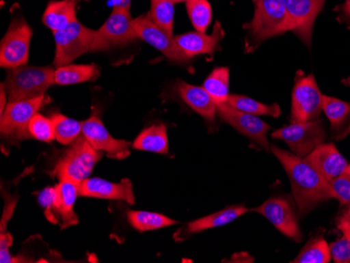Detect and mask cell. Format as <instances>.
I'll return each instance as SVG.
<instances>
[{
    "instance_id": "25",
    "label": "cell",
    "mask_w": 350,
    "mask_h": 263,
    "mask_svg": "<svg viewBox=\"0 0 350 263\" xmlns=\"http://www.w3.org/2000/svg\"><path fill=\"white\" fill-rule=\"evenodd\" d=\"M129 223L139 232L153 231L176 225V221L160 213L148 211H129Z\"/></svg>"
},
{
    "instance_id": "3",
    "label": "cell",
    "mask_w": 350,
    "mask_h": 263,
    "mask_svg": "<svg viewBox=\"0 0 350 263\" xmlns=\"http://www.w3.org/2000/svg\"><path fill=\"white\" fill-rule=\"evenodd\" d=\"M55 84V70L51 66H19L7 72L5 88L10 102L25 101L45 96Z\"/></svg>"
},
{
    "instance_id": "10",
    "label": "cell",
    "mask_w": 350,
    "mask_h": 263,
    "mask_svg": "<svg viewBox=\"0 0 350 263\" xmlns=\"http://www.w3.org/2000/svg\"><path fill=\"white\" fill-rule=\"evenodd\" d=\"M217 115L222 122L229 124L230 126L233 127L238 133L249 137L252 142L265 150H269V144L267 133L271 127L257 115L237 111L227 102L217 104Z\"/></svg>"
},
{
    "instance_id": "44",
    "label": "cell",
    "mask_w": 350,
    "mask_h": 263,
    "mask_svg": "<svg viewBox=\"0 0 350 263\" xmlns=\"http://www.w3.org/2000/svg\"><path fill=\"white\" fill-rule=\"evenodd\" d=\"M174 3H187L188 0H173Z\"/></svg>"
},
{
    "instance_id": "27",
    "label": "cell",
    "mask_w": 350,
    "mask_h": 263,
    "mask_svg": "<svg viewBox=\"0 0 350 263\" xmlns=\"http://www.w3.org/2000/svg\"><path fill=\"white\" fill-rule=\"evenodd\" d=\"M230 70L217 68L204 80L202 87L209 92L216 103H226L229 98Z\"/></svg>"
},
{
    "instance_id": "30",
    "label": "cell",
    "mask_w": 350,
    "mask_h": 263,
    "mask_svg": "<svg viewBox=\"0 0 350 263\" xmlns=\"http://www.w3.org/2000/svg\"><path fill=\"white\" fill-rule=\"evenodd\" d=\"M55 126V137L57 142L61 145L72 144L82 133V122L77 121L72 117L54 113L52 115Z\"/></svg>"
},
{
    "instance_id": "26",
    "label": "cell",
    "mask_w": 350,
    "mask_h": 263,
    "mask_svg": "<svg viewBox=\"0 0 350 263\" xmlns=\"http://www.w3.org/2000/svg\"><path fill=\"white\" fill-rule=\"evenodd\" d=\"M227 103L237 111L257 115V117L258 115H269V117H278L281 113L278 104L267 105V104L261 103V102L245 97V96L230 95Z\"/></svg>"
},
{
    "instance_id": "29",
    "label": "cell",
    "mask_w": 350,
    "mask_h": 263,
    "mask_svg": "<svg viewBox=\"0 0 350 263\" xmlns=\"http://www.w3.org/2000/svg\"><path fill=\"white\" fill-rule=\"evenodd\" d=\"M332 260L329 245L322 236H314L301 250L294 263H328Z\"/></svg>"
},
{
    "instance_id": "5",
    "label": "cell",
    "mask_w": 350,
    "mask_h": 263,
    "mask_svg": "<svg viewBox=\"0 0 350 263\" xmlns=\"http://www.w3.org/2000/svg\"><path fill=\"white\" fill-rule=\"evenodd\" d=\"M251 42L262 41L292 31V21L282 0H258L254 18L245 25Z\"/></svg>"
},
{
    "instance_id": "11",
    "label": "cell",
    "mask_w": 350,
    "mask_h": 263,
    "mask_svg": "<svg viewBox=\"0 0 350 263\" xmlns=\"http://www.w3.org/2000/svg\"><path fill=\"white\" fill-rule=\"evenodd\" d=\"M133 25H135L137 37L157 49L169 60L174 62H187L189 60L188 57L180 50L175 42L174 37L155 25L149 16V14L135 18L133 20Z\"/></svg>"
},
{
    "instance_id": "35",
    "label": "cell",
    "mask_w": 350,
    "mask_h": 263,
    "mask_svg": "<svg viewBox=\"0 0 350 263\" xmlns=\"http://www.w3.org/2000/svg\"><path fill=\"white\" fill-rule=\"evenodd\" d=\"M330 188H332L334 198L339 200L341 205L350 204V176L349 174H342L335 180H330Z\"/></svg>"
},
{
    "instance_id": "42",
    "label": "cell",
    "mask_w": 350,
    "mask_h": 263,
    "mask_svg": "<svg viewBox=\"0 0 350 263\" xmlns=\"http://www.w3.org/2000/svg\"><path fill=\"white\" fill-rule=\"evenodd\" d=\"M5 97H7V90H5V85L1 84V113L5 111V103H7Z\"/></svg>"
},
{
    "instance_id": "19",
    "label": "cell",
    "mask_w": 350,
    "mask_h": 263,
    "mask_svg": "<svg viewBox=\"0 0 350 263\" xmlns=\"http://www.w3.org/2000/svg\"><path fill=\"white\" fill-rule=\"evenodd\" d=\"M56 187V210L58 225L61 229H68L77 225L79 221L78 215L74 207L79 195V184L70 180H59Z\"/></svg>"
},
{
    "instance_id": "38",
    "label": "cell",
    "mask_w": 350,
    "mask_h": 263,
    "mask_svg": "<svg viewBox=\"0 0 350 263\" xmlns=\"http://www.w3.org/2000/svg\"><path fill=\"white\" fill-rule=\"evenodd\" d=\"M16 202L17 200L15 199V198H13V199H5V212H3V221H1V233H3V232H5V225H8V221H9V219H11L12 216H13V212L14 210H15L16 207Z\"/></svg>"
},
{
    "instance_id": "41",
    "label": "cell",
    "mask_w": 350,
    "mask_h": 263,
    "mask_svg": "<svg viewBox=\"0 0 350 263\" xmlns=\"http://www.w3.org/2000/svg\"><path fill=\"white\" fill-rule=\"evenodd\" d=\"M342 13H343L344 17L350 20V0H346L344 5L341 7Z\"/></svg>"
},
{
    "instance_id": "31",
    "label": "cell",
    "mask_w": 350,
    "mask_h": 263,
    "mask_svg": "<svg viewBox=\"0 0 350 263\" xmlns=\"http://www.w3.org/2000/svg\"><path fill=\"white\" fill-rule=\"evenodd\" d=\"M174 3L173 0H151L149 13L153 23L170 35L174 25Z\"/></svg>"
},
{
    "instance_id": "18",
    "label": "cell",
    "mask_w": 350,
    "mask_h": 263,
    "mask_svg": "<svg viewBox=\"0 0 350 263\" xmlns=\"http://www.w3.org/2000/svg\"><path fill=\"white\" fill-rule=\"evenodd\" d=\"M225 33L219 23H216L213 34L206 35L202 32H190L174 37L180 50L189 59L198 55L212 54L217 50L220 40Z\"/></svg>"
},
{
    "instance_id": "6",
    "label": "cell",
    "mask_w": 350,
    "mask_h": 263,
    "mask_svg": "<svg viewBox=\"0 0 350 263\" xmlns=\"http://www.w3.org/2000/svg\"><path fill=\"white\" fill-rule=\"evenodd\" d=\"M323 111V95L312 74L297 77L292 95L291 123L319 120Z\"/></svg>"
},
{
    "instance_id": "32",
    "label": "cell",
    "mask_w": 350,
    "mask_h": 263,
    "mask_svg": "<svg viewBox=\"0 0 350 263\" xmlns=\"http://www.w3.org/2000/svg\"><path fill=\"white\" fill-rule=\"evenodd\" d=\"M187 12L198 32L204 33L212 20V8L208 0H188Z\"/></svg>"
},
{
    "instance_id": "13",
    "label": "cell",
    "mask_w": 350,
    "mask_h": 263,
    "mask_svg": "<svg viewBox=\"0 0 350 263\" xmlns=\"http://www.w3.org/2000/svg\"><path fill=\"white\" fill-rule=\"evenodd\" d=\"M133 20L131 10L113 8L107 20L97 31L106 51L110 46L129 44L139 39Z\"/></svg>"
},
{
    "instance_id": "9",
    "label": "cell",
    "mask_w": 350,
    "mask_h": 263,
    "mask_svg": "<svg viewBox=\"0 0 350 263\" xmlns=\"http://www.w3.org/2000/svg\"><path fill=\"white\" fill-rule=\"evenodd\" d=\"M45 96L25 100V101L9 102L0 120V133L3 137L11 140H23L29 137V122L40 111L44 103Z\"/></svg>"
},
{
    "instance_id": "1",
    "label": "cell",
    "mask_w": 350,
    "mask_h": 263,
    "mask_svg": "<svg viewBox=\"0 0 350 263\" xmlns=\"http://www.w3.org/2000/svg\"><path fill=\"white\" fill-rule=\"evenodd\" d=\"M288 174L299 213L304 216L323 200L334 198L329 182L308 162L278 147L271 148Z\"/></svg>"
},
{
    "instance_id": "39",
    "label": "cell",
    "mask_w": 350,
    "mask_h": 263,
    "mask_svg": "<svg viewBox=\"0 0 350 263\" xmlns=\"http://www.w3.org/2000/svg\"><path fill=\"white\" fill-rule=\"evenodd\" d=\"M13 243V237L8 232H3L0 236V250H9Z\"/></svg>"
},
{
    "instance_id": "12",
    "label": "cell",
    "mask_w": 350,
    "mask_h": 263,
    "mask_svg": "<svg viewBox=\"0 0 350 263\" xmlns=\"http://www.w3.org/2000/svg\"><path fill=\"white\" fill-rule=\"evenodd\" d=\"M254 212L261 214L272 223L273 225L283 235L301 243L304 234L299 227L298 219L288 200L282 197H272L267 199L260 207L255 208Z\"/></svg>"
},
{
    "instance_id": "20",
    "label": "cell",
    "mask_w": 350,
    "mask_h": 263,
    "mask_svg": "<svg viewBox=\"0 0 350 263\" xmlns=\"http://www.w3.org/2000/svg\"><path fill=\"white\" fill-rule=\"evenodd\" d=\"M175 88L183 101L196 113L208 121L213 122L215 120L217 103L202 86L191 85L186 82L178 81Z\"/></svg>"
},
{
    "instance_id": "43",
    "label": "cell",
    "mask_w": 350,
    "mask_h": 263,
    "mask_svg": "<svg viewBox=\"0 0 350 263\" xmlns=\"http://www.w3.org/2000/svg\"><path fill=\"white\" fill-rule=\"evenodd\" d=\"M345 174H349L350 176V164H348L347 168H346L345 172H344Z\"/></svg>"
},
{
    "instance_id": "33",
    "label": "cell",
    "mask_w": 350,
    "mask_h": 263,
    "mask_svg": "<svg viewBox=\"0 0 350 263\" xmlns=\"http://www.w3.org/2000/svg\"><path fill=\"white\" fill-rule=\"evenodd\" d=\"M29 137H34L36 140L44 143H52L56 140L55 137L54 122L52 117H46L41 113H36L29 122Z\"/></svg>"
},
{
    "instance_id": "28",
    "label": "cell",
    "mask_w": 350,
    "mask_h": 263,
    "mask_svg": "<svg viewBox=\"0 0 350 263\" xmlns=\"http://www.w3.org/2000/svg\"><path fill=\"white\" fill-rule=\"evenodd\" d=\"M323 111L336 133H340L349 121L350 104L337 98L323 95Z\"/></svg>"
},
{
    "instance_id": "40",
    "label": "cell",
    "mask_w": 350,
    "mask_h": 263,
    "mask_svg": "<svg viewBox=\"0 0 350 263\" xmlns=\"http://www.w3.org/2000/svg\"><path fill=\"white\" fill-rule=\"evenodd\" d=\"M113 8L131 10V0H111Z\"/></svg>"
},
{
    "instance_id": "23",
    "label": "cell",
    "mask_w": 350,
    "mask_h": 263,
    "mask_svg": "<svg viewBox=\"0 0 350 263\" xmlns=\"http://www.w3.org/2000/svg\"><path fill=\"white\" fill-rule=\"evenodd\" d=\"M131 147L135 150L167 154L169 151L167 127L164 124H157L141 131Z\"/></svg>"
},
{
    "instance_id": "36",
    "label": "cell",
    "mask_w": 350,
    "mask_h": 263,
    "mask_svg": "<svg viewBox=\"0 0 350 263\" xmlns=\"http://www.w3.org/2000/svg\"><path fill=\"white\" fill-rule=\"evenodd\" d=\"M332 259L336 263H350V236L343 234L341 238L329 245Z\"/></svg>"
},
{
    "instance_id": "14",
    "label": "cell",
    "mask_w": 350,
    "mask_h": 263,
    "mask_svg": "<svg viewBox=\"0 0 350 263\" xmlns=\"http://www.w3.org/2000/svg\"><path fill=\"white\" fill-rule=\"evenodd\" d=\"M82 135L96 150L104 151L110 158L123 160L129 156V147L133 143L118 140L108 133L100 117L96 113L82 122Z\"/></svg>"
},
{
    "instance_id": "45",
    "label": "cell",
    "mask_w": 350,
    "mask_h": 263,
    "mask_svg": "<svg viewBox=\"0 0 350 263\" xmlns=\"http://www.w3.org/2000/svg\"><path fill=\"white\" fill-rule=\"evenodd\" d=\"M254 1H255V3H257V1H258V0H254Z\"/></svg>"
},
{
    "instance_id": "8",
    "label": "cell",
    "mask_w": 350,
    "mask_h": 263,
    "mask_svg": "<svg viewBox=\"0 0 350 263\" xmlns=\"http://www.w3.org/2000/svg\"><path fill=\"white\" fill-rule=\"evenodd\" d=\"M33 31L23 18L13 19L0 44V66L14 68L27 66Z\"/></svg>"
},
{
    "instance_id": "4",
    "label": "cell",
    "mask_w": 350,
    "mask_h": 263,
    "mask_svg": "<svg viewBox=\"0 0 350 263\" xmlns=\"http://www.w3.org/2000/svg\"><path fill=\"white\" fill-rule=\"evenodd\" d=\"M101 158V151L96 150L82 135L59 158L51 174L59 180H70L80 184L90 178Z\"/></svg>"
},
{
    "instance_id": "37",
    "label": "cell",
    "mask_w": 350,
    "mask_h": 263,
    "mask_svg": "<svg viewBox=\"0 0 350 263\" xmlns=\"http://www.w3.org/2000/svg\"><path fill=\"white\" fill-rule=\"evenodd\" d=\"M336 225L338 230L342 232V234H347L350 236V204L344 205L340 213L338 214Z\"/></svg>"
},
{
    "instance_id": "34",
    "label": "cell",
    "mask_w": 350,
    "mask_h": 263,
    "mask_svg": "<svg viewBox=\"0 0 350 263\" xmlns=\"http://www.w3.org/2000/svg\"><path fill=\"white\" fill-rule=\"evenodd\" d=\"M38 203L44 209L45 217L47 221L57 225L58 219H57L56 210H55L56 187L45 188L42 191L39 192Z\"/></svg>"
},
{
    "instance_id": "15",
    "label": "cell",
    "mask_w": 350,
    "mask_h": 263,
    "mask_svg": "<svg viewBox=\"0 0 350 263\" xmlns=\"http://www.w3.org/2000/svg\"><path fill=\"white\" fill-rule=\"evenodd\" d=\"M292 21V31L308 48L312 43L314 21L326 0H282Z\"/></svg>"
},
{
    "instance_id": "2",
    "label": "cell",
    "mask_w": 350,
    "mask_h": 263,
    "mask_svg": "<svg viewBox=\"0 0 350 263\" xmlns=\"http://www.w3.org/2000/svg\"><path fill=\"white\" fill-rule=\"evenodd\" d=\"M54 38L56 43L54 66L56 68L68 66L86 53L106 51L97 31L88 29L78 20L62 31L54 33Z\"/></svg>"
},
{
    "instance_id": "21",
    "label": "cell",
    "mask_w": 350,
    "mask_h": 263,
    "mask_svg": "<svg viewBox=\"0 0 350 263\" xmlns=\"http://www.w3.org/2000/svg\"><path fill=\"white\" fill-rule=\"evenodd\" d=\"M78 0H53L47 3L42 21L53 33L59 32L77 20Z\"/></svg>"
},
{
    "instance_id": "17",
    "label": "cell",
    "mask_w": 350,
    "mask_h": 263,
    "mask_svg": "<svg viewBox=\"0 0 350 263\" xmlns=\"http://www.w3.org/2000/svg\"><path fill=\"white\" fill-rule=\"evenodd\" d=\"M306 158L328 182L344 174L348 166L347 161L334 144L319 145Z\"/></svg>"
},
{
    "instance_id": "22",
    "label": "cell",
    "mask_w": 350,
    "mask_h": 263,
    "mask_svg": "<svg viewBox=\"0 0 350 263\" xmlns=\"http://www.w3.org/2000/svg\"><path fill=\"white\" fill-rule=\"evenodd\" d=\"M247 212H249V209H247L243 205L231 206V207L215 212L211 215L204 216L202 219L189 223L187 225L185 234H196V233H200L206 230L222 227V225H228V223L235 221L239 216L243 215Z\"/></svg>"
},
{
    "instance_id": "24",
    "label": "cell",
    "mask_w": 350,
    "mask_h": 263,
    "mask_svg": "<svg viewBox=\"0 0 350 263\" xmlns=\"http://www.w3.org/2000/svg\"><path fill=\"white\" fill-rule=\"evenodd\" d=\"M100 77V68L96 64H68L55 70V84L75 85L94 81Z\"/></svg>"
},
{
    "instance_id": "16",
    "label": "cell",
    "mask_w": 350,
    "mask_h": 263,
    "mask_svg": "<svg viewBox=\"0 0 350 263\" xmlns=\"http://www.w3.org/2000/svg\"><path fill=\"white\" fill-rule=\"evenodd\" d=\"M79 195L83 197L100 198L125 202L135 205L133 182L125 178L120 182H111L100 178H88L79 184Z\"/></svg>"
},
{
    "instance_id": "46",
    "label": "cell",
    "mask_w": 350,
    "mask_h": 263,
    "mask_svg": "<svg viewBox=\"0 0 350 263\" xmlns=\"http://www.w3.org/2000/svg\"><path fill=\"white\" fill-rule=\"evenodd\" d=\"M349 84H350V81H349Z\"/></svg>"
},
{
    "instance_id": "7",
    "label": "cell",
    "mask_w": 350,
    "mask_h": 263,
    "mask_svg": "<svg viewBox=\"0 0 350 263\" xmlns=\"http://www.w3.org/2000/svg\"><path fill=\"white\" fill-rule=\"evenodd\" d=\"M273 139L286 143L293 152L300 158H306L319 145L323 144L326 131L320 120L291 123L274 131Z\"/></svg>"
}]
</instances>
